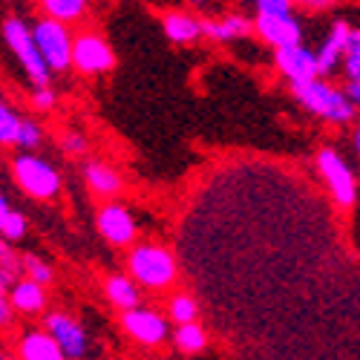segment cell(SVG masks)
Wrapping results in <instances>:
<instances>
[{
    "mask_svg": "<svg viewBox=\"0 0 360 360\" xmlns=\"http://www.w3.org/2000/svg\"><path fill=\"white\" fill-rule=\"evenodd\" d=\"M343 72L346 81H360V32L357 26L349 29V41H346V52H343Z\"/></svg>",
    "mask_w": 360,
    "mask_h": 360,
    "instance_id": "obj_23",
    "label": "cell"
},
{
    "mask_svg": "<svg viewBox=\"0 0 360 360\" xmlns=\"http://www.w3.org/2000/svg\"><path fill=\"white\" fill-rule=\"evenodd\" d=\"M162 26H165V35L179 46L196 44L202 38V20L188 12H167L162 18Z\"/></svg>",
    "mask_w": 360,
    "mask_h": 360,
    "instance_id": "obj_18",
    "label": "cell"
},
{
    "mask_svg": "<svg viewBox=\"0 0 360 360\" xmlns=\"http://www.w3.org/2000/svg\"><path fill=\"white\" fill-rule=\"evenodd\" d=\"M96 222H98L101 236L107 239L110 245H115V248H127V245L136 243L139 228H136L133 214L127 211L124 205H118V202L104 205L101 211H98V217H96Z\"/></svg>",
    "mask_w": 360,
    "mask_h": 360,
    "instance_id": "obj_10",
    "label": "cell"
},
{
    "mask_svg": "<svg viewBox=\"0 0 360 360\" xmlns=\"http://www.w3.org/2000/svg\"><path fill=\"white\" fill-rule=\"evenodd\" d=\"M70 67L81 75H107L115 70V52L98 32H78L70 46Z\"/></svg>",
    "mask_w": 360,
    "mask_h": 360,
    "instance_id": "obj_6",
    "label": "cell"
},
{
    "mask_svg": "<svg viewBox=\"0 0 360 360\" xmlns=\"http://www.w3.org/2000/svg\"><path fill=\"white\" fill-rule=\"evenodd\" d=\"M12 173L18 188L38 202H49L61 193V173L52 162L35 156V153H18L12 159Z\"/></svg>",
    "mask_w": 360,
    "mask_h": 360,
    "instance_id": "obj_4",
    "label": "cell"
},
{
    "mask_svg": "<svg viewBox=\"0 0 360 360\" xmlns=\"http://www.w3.org/2000/svg\"><path fill=\"white\" fill-rule=\"evenodd\" d=\"M173 343H176V349L182 352V354H199V352H205V346H207V332H205V328H202L196 320H191V323H176Z\"/></svg>",
    "mask_w": 360,
    "mask_h": 360,
    "instance_id": "obj_20",
    "label": "cell"
},
{
    "mask_svg": "<svg viewBox=\"0 0 360 360\" xmlns=\"http://www.w3.org/2000/svg\"><path fill=\"white\" fill-rule=\"evenodd\" d=\"M291 4H300V6L311 9V12H323V9H328V6H332L335 0H291Z\"/></svg>",
    "mask_w": 360,
    "mask_h": 360,
    "instance_id": "obj_33",
    "label": "cell"
},
{
    "mask_svg": "<svg viewBox=\"0 0 360 360\" xmlns=\"http://www.w3.org/2000/svg\"><path fill=\"white\" fill-rule=\"evenodd\" d=\"M202 35L217 44H233L254 35V20L245 15H225L219 20H202Z\"/></svg>",
    "mask_w": 360,
    "mask_h": 360,
    "instance_id": "obj_15",
    "label": "cell"
},
{
    "mask_svg": "<svg viewBox=\"0 0 360 360\" xmlns=\"http://www.w3.org/2000/svg\"><path fill=\"white\" fill-rule=\"evenodd\" d=\"M26 233H29V219L20 211H9L4 225H0V236H4L6 243H20Z\"/></svg>",
    "mask_w": 360,
    "mask_h": 360,
    "instance_id": "obj_26",
    "label": "cell"
},
{
    "mask_svg": "<svg viewBox=\"0 0 360 360\" xmlns=\"http://www.w3.org/2000/svg\"><path fill=\"white\" fill-rule=\"evenodd\" d=\"M122 328L127 332L130 340H136L141 346H162L170 338L167 317L159 314V311H153V309H144V306L127 309L122 314Z\"/></svg>",
    "mask_w": 360,
    "mask_h": 360,
    "instance_id": "obj_9",
    "label": "cell"
},
{
    "mask_svg": "<svg viewBox=\"0 0 360 360\" xmlns=\"http://www.w3.org/2000/svg\"><path fill=\"white\" fill-rule=\"evenodd\" d=\"M84 182H86V188L93 191L96 196H104V199L118 196V193H122V188H124L118 170L104 165V162H98V159L84 162Z\"/></svg>",
    "mask_w": 360,
    "mask_h": 360,
    "instance_id": "obj_16",
    "label": "cell"
},
{
    "mask_svg": "<svg viewBox=\"0 0 360 360\" xmlns=\"http://www.w3.org/2000/svg\"><path fill=\"white\" fill-rule=\"evenodd\" d=\"M167 317L173 323H191V320L199 317V303L191 294H176V297H170V303H167Z\"/></svg>",
    "mask_w": 360,
    "mask_h": 360,
    "instance_id": "obj_24",
    "label": "cell"
},
{
    "mask_svg": "<svg viewBox=\"0 0 360 360\" xmlns=\"http://www.w3.org/2000/svg\"><path fill=\"white\" fill-rule=\"evenodd\" d=\"M29 29H32L35 46H38L41 58L46 61L49 72H67L70 70V46H72L70 23H61L55 18H41Z\"/></svg>",
    "mask_w": 360,
    "mask_h": 360,
    "instance_id": "obj_5",
    "label": "cell"
},
{
    "mask_svg": "<svg viewBox=\"0 0 360 360\" xmlns=\"http://www.w3.org/2000/svg\"><path fill=\"white\" fill-rule=\"evenodd\" d=\"M291 93L300 101V107L309 110L317 118H323L328 124H352L354 115H357V107L343 96V89L332 86L320 75L306 78V81H294Z\"/></svg>",
    "mask_w": 360,
    "mask_h": 360,
    "instance_id": "obj_1",
    "label": "cell"
},
{
    "mask_svg": "<svg viewBox=\"0 0 360 360\" xmlns=\"http://www.w3.org/2000/svg\"><path fill=\"white\" fill-rule=\"evenodd\" d=\"M0 265H6L9 271H15V274H20V257L12 251V245L6 243L4 236H0Z\"/></svg>",
    "mask_w": 360,
    "mask_h": 360,
    "instance_id": "obj_31",
    "label": "cell"
},
{
    "mask_svg": "<svg viewBox=\"0 0 360 360\" xmlns=\"http://www.w3.org/2000/svg\"><path fill=\"white\" fill-rule=\"evenodd\" d=\"M274 64H277V70H280L291 84L317 75L314 49H309L303 41L291 44V46H277V49H274Z\"/></svg>",
    "mask_w": 360,
    "mask_h": 360,
    "instance_id": "obj_12",
    "label": "cell"
},
{
    "mask_svg": "<svg viewBox=\"0 0 360 360\" xmlns=\"http://www.w3.org/2000/svg\"><path fill=\"white\" fill-rule=\"evenodd\" d=\"M127 271L141 288L165 291L179 277V262L159 243H139L127 254Z\"/></svg>",
    "mask_w": 360,
    "mask_h": 360,
    "instance_id": "obj_2",
    "label": "cell"
},
{
    "mask_svg": "<svg viewBox=\"0 0 360 360\" xmlns=\"http://www.w3.org/2000/svg\"><path fill=\"white\" fill-rule=\"evenodd\" d=\"M41 9L46 18H55L61 23H75L86 12V0H41Z\"/></svg>",
    "mask_w": 360,
    "mask_h": 360,
    "instance_id": "obj_21",
    "label": "cell"
},
{
    "mask_svg": "<svg viewBox=\"0 0 360 360\" xmlns=\"http://www.w3.org/2000/svg\"><path fill=\"white\" fill-rule=\"evenodd\" d=\"M257 15H288L294 9L291 0H254Z\"/></svg>",
    "mask_w": 360,
    "mask_h": 360,
    "instance_id": "obj_30",
    "label": "cell"
},
{
    "mask_svg": "<svg viewBox=\"0 0 360 360\" xmlns=\"http://www.w3.org/2000/svg\"><path fill=\"white\" fill-rule=\"evenodd\" d=\"M20 271H23V277L35 280V283H41V285H52V280H55L52 265H49L46 259H41L38 254H23V257H20Z\"/></svg>",
    "mask_w": 360,
    "mask_h": 360,
    "instance_id": "obj_22",
    "label": "cell"
},
{
    "mask_svg": "<svg viewBox=\"0 0 360 360\" xmlns=\"http://www.w3.org/2000/svg\"><path fill=\"white\" fill-rule=\"evenodd\" d=\"M44 144V127L32 118H20V127H18V136H15V147L20 150H38Z\"/></svg>",
    "mask_w": 360,
    "mask_h": 360,
    "instance_id": "obj_25",
    "label": "cell"
},
{
    "mask_svg": "<svg viewBox=\"0 0 360 360\" xmlns=\"http://www.w3.org/2000/svg\"><path fill=\"white\" fill-rule=\"evenodd\" d=\"M6 297H9V306L12 311L18 314H41L46 309V285L29 280V277H18L9 288H6Z\"/></svg>",
    "mask_w": 360,
    "mask_h": 360,
    "instance_id": "obj_14",
    "label": "cell"
},
{
    "mask_svg": "<svg viewBox=\"0 0 360 360\" xmlns=\"http://www.w3.org/2000/svg\"><path fill=\"white\" fill-rule=\"evenodd\" d=\"M0 32H4V41L6 46L12 49V55L18 58V64L23 67L26 78L32 81V86H46L52 84V72L46 67V61L41 58L38 46H35V38H32V29H29V23L18 15L6 18L4 26H0Z\"/></svg>",
    "mask_w": 360,
    "mask_h": 360,
    "instance_id": "obj_3",
    "label": "cell"
},
{
    "mask_svg": "<svg viewBox=\"0 0 360 360\" xmlns=\"http://www.w3.org/2000/svg\"><path fill=\"white\" fill-rule=\"evenodd\" d=\"M343 96L357 107V101H360V81H346V86H343Z\"/></svg>",
    "mask_w": 360,
    "mask_h": 360,
    "instance_id": "obj_34",
    "label": "cell"
},
{
    "mask_svg": "<svg viewBox=\"0 0 360 360\" xmlns=\"http://www.w3.org/2000/svg\"><path fill=\"white\" fill-rule=\"evenodd\" d=\"M0 360H15V357H9V354H6L4 349H0Z\"/></svg>",
    "mask_w": 360,
    "mask_h": 360,
    "instance_id": "obj_37",
    "label": "cell"
},
{
    "mask_svg": "<svg viewBox=\"0 0 360 360\" xmlns=\"http://www.w3.org/2000/svg\"><path fill=\"white\" fill-rule=\"evenodd\" d=\"M12 211V207H9V199L4 196V193H0V225H4V219H6V214Z\"/></svg>",
    "mask_w": 360,
    "mask_h": 360,
    "instance_id": "obj_35",
    "label": "cell"
},
{
    "mask_svg": "<svg viewBox=\"0 0 360 360\" xmlns=\"http://www.w3.org/2000/svg\"><path fill=\"white\" fill-rule=\"evenodd\" d=\"M29 104H32L38 112H49L58 104V93L52 89V84L46 86H32V96H29Z\"/></svg>",
    "mask_w": 360,
    "mask_h": 360,
    "instance_id": "obj_29",
    "label": "cell"
},
{
    "mask_svg": "<svg viewBox=\"0 0 360 360\" xmlns=\"http://www.w3.org/2000/svg\"><path fill=\"white\" fill-rule=\"evenodd\" d=\"M58 144H61V150L70 153V156H84L89 150V141H86V136L81 130H64L61 139H58Z\"/></svg>",
    "mask_w": 360,
    "mask_h": 360,
    "instance_id": "obj_28",
    "label": "cell"
},
{
    "mask_svg": "<svg viewBox=\"0 0 360 360\" xmlns=\"http://www.w3.org/2000/svg\"><path fill=\"white\" fill-rule=\"evenodd\" d=\"M188 4H191L193 9H205L207 4H211V0H188Z\"/></svg>",
    "mask_w": 360,
    "mask_h": 360,
    "instance_id": "obj_36",
    "label": "cell"
},
{
    "mask_svg": "<svg viewBox=\"0 0 360 360\" xmlns=\"http://www.w3.org/2000/svg\"><path fill=\"white\" fill-rule=\"evenodd\" d=\"M349 29L352 23L349 20H335L328 35L323 38V44L314 49V58H317V75L320 78H328L343 61V52H346V41H349Z\"/></svg>",
    "mask_w": 360,
    "mask_h": 360,
    "instance_id": "obj_13",
    "label": "cell"
},
{
    "mask_svg": "<svg viewBox=\"0 0 360 360\" xmlns=\"http://www.w3.org/2000/svg\"><path fill=\"white\" fill-rule=\"evenodd\" d=\"M18 127H20V115L0 98V144H15Z\"/></svg>",
    "mask_w": 360,
    "mask_h": 360,
    "instance_id": "obj_27",
    "label": "cell"
},
{
    "mask_svg": "<svg viewBox=\"0 0 360 360\" xmlns=\"http://www.w3.org/2000/svg\"><path fill=\"white\" fill-rule=\"evenodd\" d=\"M18 360H64V354L44 328H29L18 338Z\"/></svg>",
    "mask_w": 360,
    "mask_h": 360,
    "instance_id": "obj_17",
    "label": "cell"
},
{
    "mask_svg": "<svg viewBox=\"0 0 360 360\" xmlns=\"http://www.w3.org/2000/svg\"><path fill=\"white\" fill-rule=\"evenodd\" d=\"M44 332L58 343L64 360H84L89 354L86 328L67 311H49L44 314Z\"/></svg>",
    "mask_w": 360,
    "mask_h": 360,
    "instance_id": "obj_8",
    "label": "cell"
},
{
    "mask_svg": "<svg viewBox=\"0 0 360 360\" xmlns=\"http://www.w3.org/2000/svg\"><path fill=\"white\" fill-rule=\"evenodd\" d=\"M104 294H107L110 303H112L115 309H122V311L141 306L139 283H136L133 277H127V274H110L107 283H104Z\"/></svg>",
    "mask_w": 360,
    "mask_h": 360,
    "instance_id": "obj_19",
    "label": "cell"
},
{
    "mask_svg": "<svg viewBox=\"0 0 360 360\" xmlns=\"http://www.w3.org/2000/svg\"><path fill=\"white\" fill-rule=\"evenodd\" d=\"M15 320V311L9 306V297H6V288H0V326H12Z\"/></svg>",
    "mask_w": 360,
    "mask_h": 360,
    "instance_id": "obj_32",
    "label": "cell"
},
{
    "mask_svg": "<svg viewBox=\"0 0 360 360\" xmlns=\"http://www.w3.org/2000/svg\"><path fill=\"white\" fill-rule=\"evenodd\" d=\"M254 32L259 35V41L277 49V46H291L303 41V23L291 12L288 15H257Z\"/></svg>",
    "mask_w": 360,
    "mask_h": 360,
    "instance_id": "obj_11",
    "label": "cell"
},
{
    "mask_svg": "<svg viewBox=\"0 0 360 360\" xmlns=\"http://www.w3.org/2000/svg\"><path fill=\"white\" fill-rule=\"evenodd\" d=\"M317 170L323 182L332 191L335 202L340 207H354L357 205V179L354 170L346 165V159L338 153L335 147H320L317 150Z\"/></svg>",
    "mask_w": 360,
    "mask_h": 360,
    "instance_id": "obj_7",
    "label": "cell"
}]
</instances>
